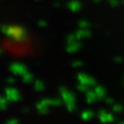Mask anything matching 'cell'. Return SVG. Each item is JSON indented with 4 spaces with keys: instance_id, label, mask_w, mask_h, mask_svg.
<instances>
[{
    "instance_id": "obj_3",
    "label": "cell",
    "mask_w": 124,
    "mask_h": 124,
    "mask_svg": "<svg viewBox=\"0 0 124 124\" xmlns=\"http://www.w3.org/2000/svg\"><path fill=\"white\" fill-rule=\"evenodd\" d=\"M77 79H78V81L81 83H85V85H88V86H97V81L93 77L83 74V72L77 75Z\"/></svg>"
},
{
    "instance_id": "obj_27",
    "label": "cell",
    "mask_w": 124,
    "mask_h": 124,
    "mask_svg": "<svg viewBox=\"0 0 124 124\" xmlns=\"http://www.w3.org/2000/svg\"><path fill=\"white\" fill-rule=\"evenodd\" d=\"M7 81H8L9 83H13L15 80H14V79H13V78H11V77H9V78H7Z\"/></svg>"
},
{
    "instance_id": "obj_12",
    "label": "cell",
    "mask_w": 124,
    "mask_h": 124,
    "mask_svg": "<svg viewBox=\"0 0 124 124\" xmlns=\"http://www.w3.org/2000/svg\"><path fill=\"white\" fill-rule=\"evenodd\" d=\"M69 8H70V10H72L73 12H76V11H78L79 9H81V2L75 1V0L69 2Z\"/></svg>"
},
{
    "instance_id": "obj_4",
    "label": "cell",
    "mask_w": 124,
    "mask_h": 124,
    "mask_svg": "<svg viewBox=\"0 0 124 124\" xmlns=\"http://www.w3.org/2000/svg\"><path fill=\"white\" fill-rule=\"evenodd\" d=\"M98 118H99V120H100L102 123H109V122H113V121H114L113 114L108 113L105 109H100V110H99Z\"/></svg>"
},
{
    "instance_id": "obj_9",
    "label": "cell",
    "mask_w": 124,
    "mask_h": 124,
    "mask_svg": "<svg viewBox=\"0 0 124 124\" xmlns=\"http://www.w3.org/2000/svg\"><path fill=\"white\" fill-rule=\"evenodd\" d=\"M81 48V43L78 41L73 42V43H68V46H66V51L69 53H75Z\"/></svg>"
},
{
    "instance_id": "obj_29",
    "label": "cell",
    "mask_w": 124,
    "mask_h": 124,
    "mask_svg": "<svg viewBox=\"0 0 124 124\" xmlns=\"http://www.w3.org/2000/svg\"><path fill=\"white\" fill-rule=\"evenodd\" d=\"M94 1H95V2H99V1H100V0H94Z\"/></svg>"
},
{
    "instance_id": "obj_17",
    "label": "cell",
    "mask_w": 124,
    "mask_h": 124,
    "mask_svg": "<svg viewBox=\"0 0 124 124\" xmlns=\"http://www.w3.org/2000/svg\"><path fill=\"white\" fill-rule=\"evenodd\" d=\"M112 111L116 112V113H119V112H122L123 111V107L121 104H119V103H116V104H113V105H112Z\"/></svg>"
},
{
    "instance_id": "obj_19",
    "label": "cell",
    "mask_w": 124,
    "mask_h": 124,
    "mask_svg": "<svg viewBox=\"0 0 124 124\" xmlns=\"http://www.w3.org/2000/svg\"><path fill=\"white\" fill-rule=\"evenodd\" d=\"M78 26H79V29H88L89 23L87 21H85V20H82V21L78 22Z\"/></svg>"
},
{
    "instance_id": "obj_13",
    "label": "cell",
    "mask_w": 124,
    "mask_h": 124,
    "mask_svg": "<svg viewBox=\"0 0 124 124\" xmlns=\"http://www.w3.org/2000/svg\"><path fill=\"white\" fill-rule=\"evenodd\" d=\"M22 79H23V83H32L33 81V75L31 74V72H25L23 75H22Z\"/></svg>"
},
{
    "instance_id": "obj_20",
    "label": "cell",
    "mask_w": 124,
    "mask_h": 124,
    "mask_svg": "<svg viewBox=\"0 0 124 124\" xmlns=\"http://www.w3.org/2000/svg\"><path fill=\"white\" fill-rule=\"evenodd\" d=\"M66 109H68V111H70V112L74 111V109H75V103H68V104H66Z\"/></svg>"
},
{
    "instance_id": "obj_10",
    "label": "cell",
    "mask_w": 124,
    "mask_h": 124,
    "mask_svg": "<svg viewBox=\"0 0 124 124\" xmlns=\"http://www.w3.org/2000/svg\"><path fill=\"white\" fill-rule=\"evenodd\" d=\"M98 97H97L96 92L95 91H92V90H88L86 92V102L87 103H94L97 101Z\"/></svg>"
},
{
    "instance_id": "obj_7",
    "label": "cell",
    "mask_w": 124,
    "mask_h": 124,
    "mask_svg": "<svg viewBox=\"0 0 124 124\" xmlns=\"http://www.w3.org/2000/svg\"><path fill=\"white\" fill-rule=\"evenodd\" d=\"M49 107H50V105L46 104V103L44 102L43 100H41L40 102H38V103L36 104V109L38 110V112H39L40 114H47L48 111H49Z\"/></svg>"
},
{
    "instance_id": "obj_14",
    "label": "cell",
    "mask_w": 124,
    "mask_h": 124,
    "mask_svg": "<svg viewBox=\"0 0 124 124\" xmlns=\"http://www.w3.org/2000/svg\"><path fill=\"white\" fill-rule=\"evenodd\" d=\"M93 116H94V113H93V111H90V110H86V111H84L83 113H82V119H83L84 121L90 120Z\"/></svg>"
},
{
    "instance_id": "obj_25",
    "label": "cell",
    "mask_w": 124,
    "mask_h": 124,
    "mask_svg": "<svg viewBox=\"0 0 124 124\" xmlns=\"http://www.w3.org/2000/svg\"><path fill=\"white\" fill-rule=\"evenodd\" d=\"M109 2H110V4H111V6H113V7H116L119 4L118 0H109Z\"/></svg>"
},
{
    "instance_id": "obj_11",
    "label": "cell",
    "mask_w": 124,
    "mask_h": 124,
    "mask_svg": "<svg viewBox=\"0 0 124 124\" xmlns=\"http://www.w3.org/2000/svg\"><path fill=\"white\" fill-rule=\"evenodd\" d=\"M94 91L96 92L97 97H98V100H101V99H103L106 97V90L101 86H95Z\"/></svg>"
},
{
    "instance_id": "obj_18",
    "label": "cell",
    "mask_w": 124,
    "mask_h": 124,
    "mask_svg": "<svg viewBox=\"0 0 124 124\" xmlns=\"http://www.w3.org/2000/svg\"><path fill=\"white\" fill-rule=\"evenodd\" d=\"M0 102H1V109H2V110H6L7 103H9L8 98H7V97H2L1 100H0Z\"/></svg>"
},
{
    "instance_id": "obj_24",
    "label": "cell",
    "mask_w": 124,
    "mask_h": 124,
    "mask_svg": "<svg viewBox=\"0 0 124 124\" xmlns=\"http://www.w3.org/2000/svg\"><path fill=\"white\" fill-rule=\"evenodd\" d=\"M114 62H116V63H122L123 58L121 56H116V57H114Z\"/></svg>"
},
{
    "instance_id": "obj_22",
    "label": "cell",
    "mask_w": 124,
    "mask_h": 124,
    "mask_svg": "<svg viewBox=\"0 0 124 124\" xmlns=\"http://www.w3.org/2000/svg\"><path fill=\"white\" fill-rule=\"evenodd\" d=\"M82 65H83V63H82L81 61H75V62H73V63H72V66H73V67H75V68L79 67V66H82Z\"/></svg>"
},
{
    "instance_id": "obj_31",
    "label": "cell",
    "mask_w": 124,
    "mask_h": 124,
    "mask_svg": "<svg viewBox=\"0 0 124 124\" xmlns=\"http://www.w3.org/2000/svg\"><path fill=\"white\" fill-rule=\"evenodd\" d=\"M122 123H123V124H124V122H122Z\"/></svg>"
},
{
    "instance_id": "obj_30",
    "label": "cell",
    "mask_w": 124,
    "mask_h": 124,
    "mask_svg": "<svg viewBox=\"0 0 124 124\" xmlns=\"http://www.w3.org/2000/svg\"><path fill=\"white\" fill-rule=\"evenodd\" d=\"M120 124H123V123H120Z\"/></svg>"
},
{
    "instance_id": "obj_1",
    "label": "cell",
    "mask_w": 124,
    "mask_h": 124,
    "mask_svg": "<svg viewBox=\"0 0 124 124\" xmlns=\"http://www.w3.org/2000/svg\"><path fill=\"white\" fill-rule=\"evenodd\" d=\"M2 31H3V33H6L8 36L14 37L15 40H21V39H23L24 35H25L24 30H22L21 28H16V26L3 25L2 26Z\"/></svg>"
},
{
    "instance_id": "obj_21",
    "label": "cell",
    "mask_w": 124,
    "mask_h": 124,
    "mask_svg": "<svg viewBox=\"0 0 124 124\" xmlns=\"http://www.w3.org/2000/svg\"><path fill=\"white\" fill-rule=\"evenodd\" d=\"M103 100L106 101V103H107V104H113V103H114V100L112 98H110V97H105V98H103Z\"/></svg>"
},
{
    "instance_id": "obj_6",
    "label": "cell",
    "mask_w": 124,
    "mask_h": 124,
    "mask_svg": "<svg viewBox=\"0 0 124 124\" xmlns=\"http://www.w3.org/2000/svg\"><path fill=\"white\" fill-rule=\"evenodd\" d=\"M10 72H12V74L14 75H23L25 72H27V69H26V67L24 65H22V64H12V65L10 66Z\"/></svg>"
},
{
    "instance_id": "obj_5",
    "label": "cell",
    "mask_w": 124,
    "mask_h": 124,
    "mask_svg": "<svg viewBox=\"0 0 124 124\" xmlns=\"http://www.w3.org/2000/svg\"><path fill=\"white\" fill-rule=\"evenodd\" d=\"M6 97L9 101H19L20 100V93L14 88H7L6 89Z\"/></svg>"
},
{
    "instance_id": "obj_8",
    "label": "cell",
    "mask_w": 124,
    "mask_h": 124,
    "mask_svg": "<svg viewBox=\"0 0 124 124\" xmlns=\"http://www.w3.org/2000/svg\"><path fill=\"white\" fill-rule=\"evenodd\" d=\"M76 37L78 40H82V39H86V37H89L92 35L90 31L88 29H81V30H77V32L75 33Z\"/></svg>"
},
{
    "instance_id": "obj_16",
    "label": "cell",
    "mask_w": 124,
    "mask_h": 124,
    "mask_svg": "<svg viewBox=\"0 0 124 124\" xmlns=\"http://www.w3.org/2000/svg\"><path fill=\"white\" fill-rule=\"evenodd\" d=\"M89 86L88 85H85V83H79V85L77 86V89L79 90V91H83V92H87L88 90H89Z\"/></svg>"
},
{
    "instance_id": "obj_23",
    "label": "cell",
    "mask_w": 124,
    "mask_h": 124,
    "mask_svg": "<svg viewBox=\"0 0 124 124\" xmlns=\"http://www.w3.org/2000/svg\"><path fill=\"white\" fill-rule=\"evenodd\" d=\"M6 124H19V121L16 119H10L6 122Z\"/></svg>"
},
{
    "instance_id": "obj_15",
    "label": "cell",
    "mask_w": 124,
    "mask_h": 124,
    "mask_svg": "<svg viewBox=\"0 0 124 124\" xmlns=\"http://www.w3.org/2000/svg\"><path fill=\"white\" fill-rule=\"evenodd\" d=\"M34 88L35 90H37V91H41V90H44V88H45V86H44V83L40 80H35L34 81Z\"/></svg>"
},
{
    "instance_id": "obj_26",
    "label": "cell",
    "mask_w": 124,
    "mask_h": 124,
    "mask_svg": "<svg viewBox=\"0 0 124 124\" xmlns=\"http://www.w3.org/2000/svg\"><path fill=\"white\" fill-rule=\"evenodd\" d=\"M46 24H47V23H46L44 20H40V21L38 22V25H39V26H46Z\"/></svg>"
},
{
    "instance_id": "obj_2",
    "label": "cell",
    "mask_w": 124,
    "mask_h": 124,
    "mask_svg": "<svg viewBox=\"0 0 124 124\" xmlns=\"http://www.w3.org/2000/svg\"><path fill=\"white\" fill-rule=\"evenodd\" d=\"M60 94H61L62 100H63V102L65 104H68V103H75V96L71 91H69L66 88L64 87L60 88Z\"/></svg>"
},
{
    "instance_id": "obj_28",
    "label": "cell",
    "mask_w": 124,
    "mask_h": 124,
    "mask_svg": "<svg viewBox=\"0 0 124 124\" xmlns=\"http://www.w3.org/2000/svg\"><path fill=\"white\" fill-rule=\"evenodd\" d=\"M23 112H28V108H23Z\"/></svg>"
}]
</instances>
